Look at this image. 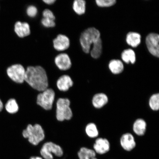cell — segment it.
Here are the masks:
<instances>
[{"mask_svg":"<svg viewBox=\"0 0 159 159\" xmlns=\"http://www.w3.org/2000/svg\"><path fill=\"white\" fill-rule=\"evenodd\" d=\"M30 159H43L41 157H33Z\"/></svg>","mask_w":159,"mask_h":159,"instance_id":"obj_31","label":"cell"},{"mask_svg":"<svg viewBox=\"0 0 159 159\" xmlns=\"http://www.w3.org/2000/svg\"><path fill=\"white\" fill-rule=\"evenodd\" d=\"M149 107L152 110L158 111L159 109V94L155 93L151 95L149 99Z\"/></svg>","mask_w":159,"mask_h":159,"instance_id":"obj_25","label":"cell"},{"mask_svg":"<svg viewBox=\"0 0 159 159\" xmlns=\"http://www.w3.org/2000/svg\"><path fill=\"white\" fill-rule=\"evenodd\" d=\"M109 67L111 72L115 75L120 74L124 70V65L119 60H112L111 61Z\"/></svg>","mask_w":159,"mask_h":159,"instance_id":"obj_19","label":"cell"},{"mask_svg":"<svg viewBox=\"0 0 159 159\" xmlns=\"http://www.w3.org/2000/svg\"><path fill=\"white\" fill-rule=\"evenodd\" d=\"M25 81L33 88L39 91H43L48 87L46 72L40 66L28 67L25 71Z\"/></svg>","mask_w":159,"mask_h":159,"instance_id":"obj_1","label":"cell"},{"mask_svg":"<svg viewBox=\"0 0 159 159\" xmlns=\"http://www.w3.org/2000/svg\"><path fill=\"white\" fill-rule=\"evenodd\" d=\"M110 149V143L106 138H97L93 145V150L96 154H104L109 152Z\"/></svg>","mask_w":159,"mask_h":159,"instance_id":"obj_9","label":"cell"},{"mask_svg":"<svg viewBox=\"0 0 159 159\" xmlns=\"http://www.w3.org/2000/svg\"><path fill=\"white\" fill-rule=\"evenodd\" d=\"M43 1L48 5H52L54 3L55 0H43Z\"/></svg>","mask_w":159,"mask_h":159,"instance_id":"obj_29","label":"cell"},{"mask_svg":"<svg viewBox=\"0 0 159 159\" xmlns=\"http://www.w3.org/2000/svg\"><path fill=\"white\" fill-rule=\"evenodd\" d=\"M55 64L58 68L62 70H66L70 68L71 63L68 55L65 53H61L56 57Z\"/></svg>","mask_w":159,"mask_h":159,"instance_id":"obj_11","label":"cell"},{"mask_svg":"<svg viewBox=\"0 0 159 159\" xmlns=\"http://www.w3.org/2000/svg\"><path fill=\"white\" fill-rule=\"evenodd\" d=\"M55 98L54 91L51 89H47L38 95L37 104L45 110H50L52 108Z\"/></svg>","mask_w":159,"mask_h":159,"instance_id":"obj_5","label":"cell"},{"mask_svg":"<svg viewBox=\"0 0 159 159\" xmlns=\"http://www.w3.org/2000/svg\"><path fill=\"white\" fill-rule=\"evenodd\" d=\"M101 39L100 33L94 27H91L83 31L80 37V43L83 50L86 53L90 51L91 45Z\"/></svg>","mask_w":159,"mask_h":159,"instance_id":"obj_2","label":"cell"},{"mask_svg":"<svg viewBox=\"0 0 159 159\" xmlns=\"http://www.w3.org/2000/svg\"><path fill=\"white\" fill-rule=\"evenodd\" d=\"M96 156L94 150L85 147L81 148L78 152L79 159H98Z\"/></svg>","mask_w":159,"mask_h":159,"instance_id":"obj_18","label":"cell"},{"mask_svg":"<svg viewBox=\"0 0 159 159\" xmlns=\"http://www.w3.org/2000/svg\"><path fill=\"white\" fill-rule=\"evenodd\" d=\"M53 47L58 51H63L69 48L70 40L66 36L62 34L57 35L53 40Z\"/></svg>","mask_w":159,"mask_h":159,"instance_id":"obj_12","label":"cell"},{"mask_svg":"<svg viewBox=\"0 0 159 159\" xmlns=\"http://www.w3.org/2000/svg\"><path fill=\"white\" fill-rule=\"evenodd\" d=\"M55 18L49 17H44L41 20V23L46 27H53L55 26Z\"/></svg>","mask_w":159,"mask_h":159,"instance_id":"obj_26","label":"cell"},{"mask_svg":"<svg viewBox=\"0 0 159 159\" xmlns=\"http://www.w3.org/2000/svg\"><path fill=\"white\" fill-rule=\"evenodd\" d=\"M97 5L101 7H110L115 4V0H96Z\"/></svg>","mask_w":159,"mask_h":159,"instance_id":"obj_27","label":"cell"},{"mask_svg":"<svg viewBox=\"0 0 159 159\" xmlns=\"http://www.w3.org/2000/svg\"><path fill=\"white\" fill-rule=\"evenodd\" d=\"M25 71L23 66L15 64L8 67L7 73L8 76L12 80L21 84L25 81Z\"/></svg>","mask_w":159,"mask_h":159,"instance_id":"obj_7","label":"cell"},{"mask_svg":"<svg viewBox=\"0 0 159 159\" xmlns=\"http://www.w3.org/2000/svg\"><path fill=\"white\" fill-rule=\"evenodd\" d=\"M147 124L144 119L138 118L134 121L133 125V130L138 136H143L146 132Z\"/></svg>","mask_w":159,"mask_h":159,"instance_id":"obj_16","label":"cell"},{"mask_svg":"<svg viewBox=\"0 0 159 159\" xmlns=\"http://www.w3.org/2000/svg\"><path fill=\"white\" fill-rule=\"evenodd\" d=\"M85 4L86 2L83 0H75L73 3V10L77 14L82 15L85 12Z\"/></svg>","mask_w":159,"mask_h":159,"instance_id":"obj_23","label":"cell"},{"mask_svg":"<svg viewBox=\"0 0 159 159\" xmlns=\"http://www.w3.org/2000/svg\"><path fill=\"white\" fill-rule=\"evenodd\" d=\"M3 108V104L2 101L1 100V99H0V112L2 111Z\"/></svg>","mask_w":159,"mask_h":159,"instance_id":"obj_30","label":"cell"},{"mask_svg":"<svg viewBox=\"0 0 159 159\" xmlns=\"http://www.w3.org/2000/svg\"><path fill=\"white\" fill-rule=\"evenodd\" d=\"M121 57L123 61L127 63H131L134 64L136 61V55L132 49L125 50L121 54Z\"/></svg>","mask_w":159,"mask_h":159,"instance_id":"obj_20","label":"cell"},{"mask_svg":"<svg viewBox=\"0 0 159 159\" xmlns=\"http://www.w3.org/2000/svg\"><path fill=\"white\" fill-rule=\"evenodd\" d=\"M70 101L68 99L60 98L58 99L57 103L56 111L57 120H69L72 118L73 113L70 107Z\"/></svg>","mask_w":159,"mask_h":159,"instance_id":"obj_4","label":"cell"},{"mask_svg":"<svg viewBox=\"0 0 159 159\" xmlns=\"http://www.w3.org/2000/svg\"><path fill=\"white\" fill-rule=\"evenodd\" d=\"M109 98L107 95L103 93L95 94L92 99V104L94 108L100 109L104 107L108 102Z\"/></svg>","mask_w":159,"mask_h":159,"instance_id":"obj_13","label":"cell"},{"mask_svg":"<svg viewBox=\"0 0 159 159\" xmlns=\"http://www.w3.org/2000/svg\"><path fill=\"white\" fill-rule=\"evenodd\" d=\"M22 134L25 138L28 139L29 142L35 146L39 144L45 138L44 130L41 125L38 124L34 126L30 124L28 125Z\"/></svg>","mask_w":159,"mask_h":159,"instance_id":"obj_3","label":"cell"},{"mask_svg":"<svg viewBox=\"0 0 159 159\" xmlns=\"http://www.w3.org/2000/svg\"><path fill=\"white\" fill-rule=\"evenodd\" d=\"M102 51V42L100 39L93 45L91 55L93 58L97 59L100 56Z\"/></svg>","mask_w":159,"mask_h":159,"instance_id":"obj_22","label":"cell"},{"mask_svg":"<svg viewBox=\"0 0 159 159\" xmlns=\"http://www.w3.org/2000/svg\"><path fill=\"white\" fill-rule=\"evenodd\" d=\"M37 9L34 6H29L27 9V15L30 17H35L37 15Z\"/></svg>","mask_w":159,"mask_h":159,"instance_id":"obj_28","label":"cell"},{"mask_svg":"<svg viewBox=\"0 0 159 159\" xmlns=\"http://www.w3.org/2000/svg\"><path fill=\"white\" fill-rule=\"evenodd\" d=\"M85 132L87 136L91 139L98 138L99 132L96 124L94 123H89L86 125Z\"/></svg>","mask_w":159,"mask_h":159,"instance_id":"obj_21","label":"cell"},{"mask_svg":"<svg viewBox=\"0 0 159 159\" xmlns=\"http://www.w3.org/2000/svg\"><path fill=\"white\" fill-rule=\"evenodd\" d=\"M6 111L11 114H14L19 110V106L15 99L11 98L7 101L5 105Z\"/></svg>","mask_w":159,"mask_h":159,"instance_id":"obj_24","label":"cell"},{"mask_svg":"<svg viewBox=\"0 0 159 159\" xmlns=\"http://www.w3.org/2000/svg\"><path fill=\"white\" fill-rule=\"evenodd\" d=\"M41 154L45 159H53L52 154L55 156L61 157L63 156V152L61 147L52 142L45 143L40 151Z\"/></svg>","mask_w":159,"mask_h":159,"instance_id":"obj_6","label":"cell"},{"mask_svg":"<svg viewBox=\"0 0 159 159\" xmlns=\"http://www.w3.org/2000/svg\"><path fill=\"white\" fill-rule=\"evenodd\" d=\"M159 35L156 33H150L146 38V44L149 52L154 56H159Z\"/></svg>","mask_w":159,"mask_h":159,"instance_id":"obj_8","label":"cell"},{"mask_svg":"<svg viewBox=\"0 0 159 159\" xmlns=\"http://www.w3.org/2000/svg\"><path fill=\"white\" fill-rule=\"evenodd\" d=\"M120 143L122 148L127 152L132 151L136 147L134 137L130 133H126L123 134L120 138Z\"/></svg>","mask_w":159,"mask_h":159,"instance_id":"obj_10","label":"cell"},{"mask_svg":"<svg viewBox=\"0 0 159 159\" xmlns=\"http://www.w3.org/2000/svg\"><path fill=\"white\" fill-rule=\"evenodd\" d=\"M141 35L136 32H129L126 36V41L128 44L133 47H136L141 43Z\"/></svg>","mask_w":159,"mask_h":159,"instance_id":"obj_17","label":"cell"},{"mask_svg":"<svg viewBox=\"0 0 159 159\" xmlns=\"http://www.w3.org/2000/svg\"><path fill=\"white\" fill-rule=\"evenodd\" d=\"M73 83L71 77L68 75H63L57 81V86L59 90L66 91L73 85Z\"/></svg>","mask_w":159,"mask_h":159,"instance_id":"obj_15","label":"cell"},{"mask_svg":"<svg viewBox=\"0 0 159 159\" xmlns=\"http://www.w3.org/2000/svg\"><path fill=\"white\" fill-rule=\"evenodd\" d=\"M15 31L19 37H27L30 34V29L29 24L26 22L17 21L15 25Z\"/></svg>","mask_w":159,"mask_h":159,"instance_id":"obj_14","label":"cell"}]
</instances>
